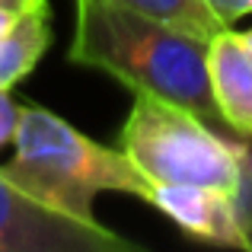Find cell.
Wrapping results in <instances>:
<instances>
[{"mask_svg":"<svg viewBox=\"0 0 252 252\" xmlns=\"http://www.w3.org/2000/svg\"><path fill=\"white\" fill-rule=\"evenodd\" d=\"M144 201L160 208L169 220H176L189 236L217 246L246 249L236 217L233 195L208 185H172V182H150Z\"/></svg>","mask_w":252,"mask_h":252,"instance_id":"cell-5","label":"cell"},{"mask_svg":"<svg viewBox=\"0 0 252 252\" xmlns=\"http://www.w3.org/2000/svg\"><path fill=\"white\" fill-rule=\"evenodd\" d=\"M67 61L115 77L131 93L182 105L201 122L223 125L211 90L208 42L115 0H77Z\"/></svg>","mask_w":252,"mask_h":252,"instance_id":"cell-1","label":"cell"},{"mask_svg":"<svg viewBox=\"0 0 252 252\" xmlns=\"http://www.w3.org/2000/svg\"><path fill=\"white\" fill-rule=\"evenodd\" d=\"M211 90L223 125L252 137V48L243 32L220 29L208 42Z\"/></svg>","mask_w":252,"mask_h":252,"instance_id":"cell-6","label":"cell"},{"mask_svg":"<svg viewBox=\"0 0 252 252\" xmlns=\"http://www.w3.org/2000/svg\"><path fill=\"white\" fill-rule=\"evenodd\" d=\"M38 3H45V0H0V45H3L6 35L16 29L19 19H23L29 10H35Z\"/></svg>","mask_w":252,"mask_h":252,"instance_id":"cell-9","label":"cell"},{"mask_svg":"<svg viewBox=\"0 0 252 252\" xmlns=\"http://www.w3.org/2000/svg\"><path fill=\"white\" fill-rule=\"evenodd\" d=\"M233 204H236V217H240L246 249H252V154L246 147L240 154V185L233 191Z\"/></svg>","mask_w":252,"mask_h":252,"instance_id":"cell-8","label":"cell"},{"mask_svg":"<svg viewBox=\"0 0 252 252\" xmlns=\"http://www.w3.org/2000/svg\"><path fill=\"white\" fill-rule=\"evenodd\" d=\"M125 236L83 223L26 195L0 166V252H131Z\"/></svg>","mask_w":252,"mask_h":252,"instance_id":"cell-4","label":"cell"},{"mask_svg":"<svg viewBox=\"0 0 252 252\" xmlns=\"http://www.w3.org/2000/svg\"><path fill=\"white\" fill-rule=\"evenodd\" d=\"M118 150L147 182L208 185L227 195L240 185V144L217 137L189 109L147 93H134V105L118 131Z\"/></svg>","mask_w":252,"mask_h":252,"instance_id":"cell-3","label":"cell"},{"mask_svg":"<svg viewBox=\"0 0 252 252\" xmlns=\"http://www.w3.org/2000/svg\"><path fill=\"white\" fill-rule=\"evenodd\" d=\"M19 109H23V105H16V99L10 96V90H0V150H3L6 144H13V137H16Z\"/></svg>","mask_w":252,"mask_h":252,"instance_id":"cell-10","label":"cell"},{"mask_svg":"<svg viewBox=\"0 0 252 252\" xmlns=\"http://www.w3.org/2000/svg\"><path fill=\"white\" fill-rule=\"evenodd\" d=\"M204 6H208L223 26H230V23H236L240 16L252 13V0H204Z\"/></svg>","mask_w":252,"mask_h":252,"instance_id":"cell-11","label":"cell"},{"mask_svg":"<svg viewBox=\"0 0 252 252\" xmlns=\"http://www.w3.org/2000/svg\"><path fill=\"white\" fill-rule=\"evenodd\" d=\"M3 172L38 204L83 223H99L93 214L99 191H125L144 201L150 185L122 150L96 144L42 105L19 109L13 160Z\"/></svg>","mask_w":252,"mask_h":252,"instance_id":"cell-2","label":"cell"},{"mask_svg":"<svg viewBox=\"0 0 252 252\" xmlns=\"http://www.w3.org/2000/svg\"><path fill=\"white\" fill-rule=\"evenodd\" d=\"M115 3L131 6V10L144 13V16H154L160 23H169L172 29L189 32V35L204 38V42H211L220 29H227L204 6V0H115Z\"/></svg>","mask_w":252,"mask_h":252,"instance_id":"cell-7","label":"cell"},{"mask_svg":"<svg viewBox=\"0 0 252 252\" xmlns=\"http://www.w3.org/2000/svg\"><path fill=\"white\" fill-rule=\"evenodd\" d=\"M243 42H246L249 48H252V29H249V32H243Z\"/></svg>","mask_w":252,"mask_h":252,"instance_id":"cell-12","label":"cell"}]
</instances>
